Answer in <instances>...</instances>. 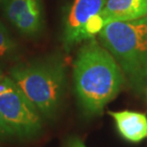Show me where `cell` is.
Masks as SVG:
<instances>
[{
	"label": "cell",
	"instance_id": "obj_9",
	"mask_svg": "<svg viewBox=\"0 0 147 147\" xmlns=\"http://www.w3.org/2000/svg\"><path fill=\"white\" fill-rule=\"evenodd\" d=\"M38 2H40V0H6L5 14L9 21L14 24L25 11Z\"/></svg>",
	"mask_w": 147,
	"mask_h": 147
},
{
	"label": "cell",
	"instance_id": "obj_13",
	"mask_svg": "<svg viewBox=\"0 0 147 147\" xmlns=\"http://www.w3.org/2000/svg\"><path fill=\"white\" fill-rule=\"evenodd\" d=\"M3 76V74H2V71H1V69H0V78Z\"/></svg>",
	"mask_w": 147,
	"mask_h": 147
},
{
	"label": "cell",
	"instance_id": "obj_14",
	"mask_svg": "<svg viewBox=\"0 0 147 147\" xmlns=\"http://www.w3.org/2000/svg\"><path fill=\"white\" fill-rule=\"evenodd\" d=\"M146 96H147V90H146Z\"/></svg>",
	"mask_w": 147,
	"mask_h": 147
},
{
	"label": "cell",
	"instance_id": "obj_4",
	"mask_svg": "<svg viewBox=\"0 0 147 147\" xmlns=\"http://www.w3.org/2000/svg\"><path fill=\"white\" fill-rule=\"evenodd\" d=\"M0 112L18 136L32 137L41 130L40 113L10 76L0 78Z\"/></svg>",
	"mask_w": 147,
	"mask_h": 147
},
{
	"label": "cell",
	"instance_id": "obj_8",
	"mask_svg": "<svg viewBox=\"0 0 147 147\" xmlns=\"http://www.w3.org/2000/svg\"><path fill=\"white\" fill-rule=\"evenodd\" d=\"M13 25L22 34H36L42 25V9L40 2L33 5L27 11H25L17 18Z\"/></svg>",
	"mask_w": 147,
	"mask_h": 147
},
{
	"label": "cell",
	"instance_id": "obj_5",
	"mask_svg": "<svg viewBox=\"0 0 147 147\" xmlns=\"http://www.w3.org/2000/svg\"><path fill=\"white\" fill-rule=\"evenodd\" d=\"M106 0H74L64 25L63 40L67 49L84 40L86 23L103 9Z\"/></svg>",
	"mask_w": 147,
	"mask_h": 147
},
{
	"label": "cell",
	"instance_id": "obj_1",
	"mask_svg": "<svg viewBox=\"0 0 147 147\" xmlns=\"http://www.w3.org/2000/svg\"><path fill=\"white\" fill-rule=\"evenodd\" d=\"M125 76L109 52L95 38L79 49L74 63V84L85 114L101 115L119 95Z\"/></svg>",
	"mask_w": 147,
	"mask_h": 147
},
{
	"label": "cell",
	"instance_id": "obj_3",
	"mask_svg": "<svg viewBox=\"0 0 147 147\" xmlns=\"http://www.w3.org/2000/svg\"><path fill=\"white\" fill-rule=\"evenodd\" d=\"M10 78L40 115L53 117L59 109L66 86L62 61L51 59L20 64L11 69Z\"/></svg>",
	"mask_w": 147,
	"mask_h": 147
},
{
	"label": "cell",
	"instance_id": "obj_2",
	"mask_svg": "<svg viewBox=\"0 0 147 147\" xmlns=\"http://www.w3.org/2000/svg\"><path fill=\"white\" fill-rule=\"evenodd\" d=\"M101 45L113 55L125 80L137 94L147 90V16L111 22L98 34Z\"/></svg>",
	"mask_w": 147,
	"mask_h": 147
},
{
	"label": "cell",
	"instance_id": "obj_11",
	"mask_svg": "<svg viewBox=\"0 0 147 147\" xmlns=\"http://www.w3.org/2000/svg\"><path fill=\"white\" fill-rule=\"evenodd\" d=\"M14 132L0 112V136H11Z\"/></svg>",
	"mask_w": 147,
	"mask_h": 147
},
{
	"label": "cell",
	"instance_id": "obj_12",
	"mask_svg": "<svg viewBox=\"0 0 147 147\" xmlns=\"http://www.w3.org/2000/svg\"><path fill=\"white\" fill-rule=\"evenodd\" d=\"M66 147H86L82 140H80L78 138H73L68 142V144Z\"/></svg>",
	"mask_w": 147,
	"mask_h": 147
},
{
	"label": "cell",
	"instance_id": "obj_10",
	"mask_svg": "<svg viewBox=\"0 0 147 147\" xmlns=\"http://www.w3.org/2000/svg\"><path fill=\"white\" fill-rule=\"evenodd\" d=\"M16 49V43L10 36L7 28L0 22V58L9 57Z\"/></svg>",
	"mask_w": 147,
	"mask_h": 147
},
{
	"label": "cell",
	"instance_id": "obj_6",
	"mask_svg": "<svg viewBox=\"0 0 147 147\" xmlns=\"http://www.w3.org/2000/svg\"><path fill=\"white\" fill-rule=\"evenodd\" d=\"M100 14L106 25L147 16V0H106Z\"/></svg>",
	"mask_w": 147,
	"mask_h": 147
},
{
	"label": "cell",
	"instance_id": "obj_7",
	"mask_svg": "<svg viewBox=\"0 0 147 147\" xmlns=\"http://www.w3.org/2000/svg\"><path fill=\"white\" fill-rule=\"evenodd\" d=\"M122 138L130 142H140L147 138V117L140 112L109 111Z\"/></svg>",
	"mask_w": 147,
	"mask_h": 147
}]
</instances>
